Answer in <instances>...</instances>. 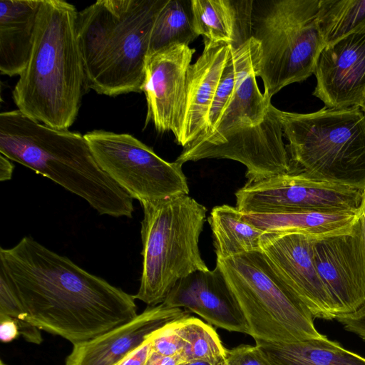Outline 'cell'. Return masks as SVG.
Instances as JSON below:
<instances>
[{
	"instance_id": "cell-1",
	"label": "cell",
	"mask_w": 365,
	"mask_h": 365,
	"mask_svg": "<svg viewBox=\"0 0 365 365\" xmlns=\"http://www.w3.org/2000/svg\"><path fill=\"white\" fill-rule=\"evenodd\" d=\"M0 266L11 279L28 322L74 344L135 318L130 295L70 259L23 237L0 249Z\"/></svg>"
},
{
	"instance_id": "cell-2",
	"label": "cell",
	"mask_w": 365,
	"mask_h": 365,
	"mask_svg": "<svg viewBox=\"0 0 365 365\" xmlns=\"http://www.w3.org/2000/svg\"><path fill=\"white\" fill-rule=\"evenodd\" d=\"M0 153L82 197L100 215L132 217L133 199L102 170L84 135L43 125L18 109L5 111Z\"/></svg>"
},
{
	"instance_id": "cell-3",
	"label": "cell",
	"mask_w": 365,
	"mask_h": 365,
	"mask_svg": "<svg viewBox=\"0 0 365 365\" xmlns=\"http://www.w3.org/2000/svg\"><path fill=\"white\" fill-rule=\"evenodd\" d=\"M74 5L43 0L29 63L12 92L18 110L49 127L67 130L86 89Z\"/></svg>"
},
{
	"instance_id": "cell-4",
	"label": "cell",
	"mask_w": 365,
	"mask_h": 365,
	"mask_svg": "<svg viewBox=\"0 0 365 365\" xmlns=\"http://www.w3.org/2000/svg\"><path fill=\"white\" fill-rule=\"evenodd\" d=\"M168 0H99L78 12L86 89L141 93L155 20Z\"/></svg>"
},
{
	"instance_id": "cell-5",
	"label": "cell",
	"mask_w": 365,
	"mask_h": 365,
	"mask_svg": "<svg viewBox=\"0 0 365 365\" xmlns=\"http://www.w3.org/2000/svg\"><path fill=\"white\" fill-rule=\"evenodd\" d=\"M277 114L290 173L365 190V112L359 106Z\"/></svg>"
},
{
	"instance_id": "cell-6",
	"label": "cell",
	"mask_w": 365,
	"mask_h": 365,
	"mask_svg": "<svg viewBox=\"0 0 365 365\" xmlns=\"http://www.w3.org/2000/svg\"><path fill=\"white\" fill-rule=\"evenodd\" d=\"M143 269L135 299L158 305L181 279L209 270L199 250L207 209L188 195L140 202Z\"/></svg>"
},
{
	"instance_id": "cell-7",
	"label": "cell",
	"mask_w": 365,
	"mask_h": 365,
	"mask_svg": "<svg viewBox=\"0 0 365 365\" xmlns=\"http://www.w3.org/2000/svg\"><path fill=\"white\" fill-rule=\"evenodd\" d=\"M319 1H253L251 37L259 46L255 74L271 98L314 74L325 46L318 25Z\"/></svg>"
},
{
	"instance_id": "cell-8",
	"label": "cell",
	"mask_w": 365,
	"mask_h": 365,
	"mask_svg": "<svg viewBox=\"0 0 365 365\" xmlns=\"http://www.w3.org/2000/svg\"><path fill=\"white\" fill-rule=\"evenodd\" d=\"M216 264L255 341L285 344L325 336L262 251L217 259Z\"/></svg>"
},
{
	"instance_id": "cell-9",
	"label": "cell",
	"mask_w": 365,
	"mask_h": 365,
	"mask_svg": "<svg viewBox=\"0 0 365 365\" xmlns=\"http://www.w3.org/2000/svg\"><path fill=\"white\" fill-rule=\"evenodd\" d=\"M84 137L102 170L133 199L143 202L188 195L182 165L165 161L133 135L94 130Z\"/></svg>"
},
{
	"instance_id": "cell-10",
	"label": "cell",
	"mask_w": 365,
	"mask_h": 365,
	"mask_svg": "<svg viewBox=\"0 0 365 365\" xmlns=\"http://www.w3.org/2000/svg\"><path fill=\"white\" fill-rule=\"evenodd\" d=\"M363 193L349 185L289 173L247 182L235 192L236 207L243 213L359 210Z\"/></svg>"
},
{
	"instance_id": "cell-11",
	"label": "cell",
	"mask_w": 365,
	"mask_h": 365,
	"mask_svg": "<svg viewBox=\"0 0 365 365\" xmlns=\"http://www.w3.org/2000/svg\"><path fill=\"white\" fill-rule=\"evenodd\" d=\"M277 109L272 104L262 123L238 129L217 141L185 147L175 162L182 165L205 158L233 160L246 167L247 182L289 173V158Z\"/></svg>"
},
{
	"instance_id": "cell-12",
	"label": "cell",
	"mask_w": 365,
	"mask_h": 365,
	"mask_svg": "<svg viewBox=\"0 0 365 365\" xmlns=\"http://www.w3.org/2000/svg\"><path fill=\"white\" fill-rule=\"evenodd\" d=\"M317 270L327 287L337 317L354 314L365 306V229L361 214L346 232L316 240Z\"/></svg>"
},
{
	"instance_id": "cell-13",
	"label": "cell",
	"mask_w": 365,
	"mask_h": 365,
	"mask_svg": "<svg viewBox=\"0 0 365 365\" xmlns=\"http://www.w3.org/2000/svg\"><path fill=\"white\" fill-rule=\"evenodd\" d=\"M316 238L298 233L264 232L261 250L284 282L314 319L333 320L337 311L317 270Z\"/></svg>"
},
{
	"instance_id": "cell-14",
	"label": "cell",
	"mask_w": 365,
	"mask_h": 365,
	"mask_svg": "<svg viewBox=\"0 0 365 365\" xmlns=\"http://www.w3.org/2000/svg\"><path fill=\"white\" fill-rule=\"evenodd\" d=\"M195 48L180 44L148 56L142 88L147 101L146 125L159 133L171 131L178 141L183 123L187 79Z\"/></svg>"
},
{
	"instance_id": "cell-15",
	"label": "cell",
	"mask_w": 365,
	"mask_h": 365,
	"mask_svg": "<svg viewBox=\"0 0 365 365\" xmlns=\"http://www.w3.org/2000/svg\"><path fill=\"white\" fill-rule=\"evenodd\" d=\"M313 95L328 108L359 106L365 96V26L321 51Z\"/></svg>"
},
{
	"instance_id": "cell-16",
	"label": "cell",
	"mask_w": 365,
	"mask_h": 365,
	"mask_svg": "<svg viewBox=\"0 0 365 365\" xmlns=\"http://www.w3.org/2000/svg\"><path fill=\"white\" fill-rule=\"evenodd\" d=\"M190 316L189 311L164 303L148 307L129 322L95 338L74 344L66 365H115L164 326Z\"/></svg>"
},
{
	"instance_id": "cell-17",
	"label": "cell",
	"mask_w": 365,
	"mask_h": 365,
	"mask_svg": "<svg viewBox=\"0 0 365 365\" xmlns=\"http://www.w3.org/2000/svg\"><path fill=\"white\" fill-rule=\"evenodd\" d=\"M163 303L192 312L215 327L248 334L246 322L217 264L212 270L196 271L180 279Z\"/></svg>"
},
{
	"instance_id": "cell-18",
	"label": "cell",
	"mask_w": 365,
	"mask_h": 365,
	"mask_svg": "<svg viewBox=\"0 0 365 365\" xmlns=\"http://www.w3.org/2000/svg\"><path fill=\"white\" fill-rule=\"evenodd\" d=\"M258 52V43L252 37L235 49L236 82L232 96L212 132L190 145L214 143L232 132L257 125L265 119L272 98L267 93H261L257 83L255 68Z\"/></svg>"
},
{
	"instance_id": "cell-19",
	"label": "cell",
	"mask_w": 365,
	"mask_h": 365,
	"mask_svg": "<svg viewBox=\"0 0 365 365\" xmlns=\"http://www.w3.org/2000/svg\"><path fill=\"white\" fill-rule=\"evenodd\" d=\"M204 49L187 72L186 101L180 137L183 148L205 134L212 102L231 46L204 38Z\"/></svg>"
},
{
	"instance_id": "cell-20",
	"label": "cell",
	"mask_w": 365,
	"mask_h": 365,
	"mask_svg": "<svg viewBox=\"0 0 365 365\" xmlns=\"http://www.w3.org/2000/svg\"><path fill=\"white\" fill-rule=\"evenodd\" d=\"M43 0L0 1V72L19 76L31 57Z\"/></svg>"
},
{
	"instance_id": "cell-21",
	"label": "cell",
	"mask_w": 365,
	"mask_h": 365,
	"mask_svg": "<svg viewBox=\"0 0 365 365\" xmlns=\"http://www.w3.org/2000/svg\"><path fill=\"white\" fill-rule=\"evenodd\" d=\"M197 36L237 49L251 38L253 0H190Z\"/></svg>"
},
{
	"instance_id": "cell-22",
	"label": "cell",
	"mask_w": 365,
	"mask_h": 365,
	"mask_svg": "<svg viewBox=\"0 0 365 365\" xmlns=\"http://www.w3.org/2000/svg\"><path fill=\"white\" fill-rule=\"evenodd\" d=\"M360 214L361 209L244 213V216L247 221L266 232L298 233L319 240L350 230Z\"/></svg>"
},
{
	"instance_id": "cell-23",
	"label": "cell",
	"mask_w": 365,
	"mask_h": 365,
	"mask_svg": "<svg viewBox=\"0 0 365 365\" xmlns=\"http://www.w3.org/2000/svg\"><path fill=\"white\" fill-rule=\"evenodd\" d=\"M273 365H365V358L325 335L321 339L274 344L256 341Z\"/></svg>"
},
{
	"instance_id": "cell-24",
	"label": "cell",
	"mask_w": 365,
	"mask_h": 365,
	"mask_svg": "<svg viewBox=\"0 0 365 365\" xmlns=\"http://www.w3.org/2000/svg\"><path fill=\"white\" fill-rule=\"evenodd\" d=\"M217 259L261 250L265 232L246 220L237 207L228 205L214 207L208 217Z\"/></svg>"
},
{
	"instance_id": "cell-25",
	"label": "cell",
	"mask_w": 365,
	"mask_h": 365,
	"mask_svg": "<svg viewBox=\"0 0 365 365\" xmlns=\"http://www.w3.org/2000/svg\"><path fill=\"white\" fill-rule=\"evenodd\" d=\"M189 1L168 0L154 24L148 56L169 47L189 45L198 36L192 24L191 3Z\"/></svg>"
},
{
	"instance_id": "cell-26",
	"label": "cell",
	"mask_w": 365,
	"mask_h": 365,
	"mask_svg": "<svg viewBox=\"0 0 365 365\" xmlns=\"http://www.w3.org/2000/svg\"><path fill=\"white\" fill-rule=\"evenodd\" d=\"M178 331L182 340L184 362L204 361L212 364L226 361L227 351L213 326L188 316L178 321Z\"/></svg>"
},
{
	"instance_id": "cell-27",
	"label": "cell",
	"mask_w": 365,
	"mask_h": 365,
	"mask_svg": "<svg viewBox=\"0 0 365 365\" xmlns=\"http://www.w3.org/2000/svg\"><path fill=\"white\" fill-rule=\"evenodd\" d=\"M318 25L325 45L365 26V0H320Z\"/></svg>"
},
{
	"instance_id": "cell-28",
	"label": "cell",
	"mask_w": 365,
	"mask_h": 365,
	"mask_svg": "<svg viewBox=\"0 0 365 365\" xmlns=\"http://www.w3.org/2000/svg\"><path fill=\"white\" fill-rule=\"evenodd\" d=\"M0 314L14 319L20 334L28 342L39 344L42 337L39 329L27 320V315L15 287L5 269L0 266Z\"/></svg>"
},
{
	"instance_id": "cell-29",
	"label": "cell",
	"mask_w": 365,
	"mask_h": 365,
	"mask_svg": "<svg viewBox=\"0 0 365 365\" xmlns=\"http://www.w3.org/2000/svg\"><path fill=\"white\" fill-rule=\"evenodd\" d=\"M235 82V49L231 46L228 58L212 102L208 115L207 127L205 134L202 136L210 134L214 130L232 96Z\"/></svg>"
},
{
	"instance_id": "cell-30",
	"label": "cell",
	"mask_w": 365,
	"mask_h": 365,
	"mask_svg": "<svg viewBox=\"0 0 365 365\" xmlns=\"http://www.w3.org/2000/svg\"><path fill=\"white\" fill-rule=\"evenodd\" d=\"M178 321L164 326L150 335L152 351L163 356H179L182 359L183 344L178 331Z\"/></svg>"
},
{
	"instance_id": "cell-31",
	"label": "cell",
	"mask_w": 365,
	"mask_h": 365,
	"mask_svg": "<svg viewBox=\"0 0 365 365\" xmlns=\"http://www.w3.org/2000/svg\"><path fill=\"white\" fill-rule=\"evenodd\" d=\"M228 365H273L255 344H240L227 351Z\"/></svg>"
},
{
	"instance_id": "cell-32",
	"label": "cell",
	"mask_w": 365,
	"mask_h": 365,
	"mask_svg": "<svg viewBox=\"0 0 365 365\" xmlns=\"http://www.w3.org/2000/svg\"><path fill=\"white\" fill-rule=\"evenodd\" d=\"M344 329L359 336L365 341V306L356 312L335 319Z\"/></svg>"
},
{
	"instance_id": "cell-33",
	"label": "cell",
	"mask_w": 365,
	"mask_h": 365,
	"mask_svg": "<svg viewBox=\"0 0 365 365\" xmlns=\"http://www.w3.org/2000/svg\"><path fill=\"white\" fill-rule=\"evenodd\" d=\"M151 351L150 337L115 365H145Z\"/></svg>"
},
{
	"instance_id": "cell-34",
	"label": "cell",
	"mask_w": 365,
	"mask_h": 365,
	"mask_svg": "<svg viewBox=\"0 0 365 365\" xmlns=\"http://www.w3.org/2000/svg\"><path fill=\"white\" fill-rule=\"evenodd\" d=\"M20 334L16 322L11 317L0 314V339L3 343L14 340Z\"/></svg>"
},
{
	"instance_id": "cell-35",
	"label": "cell",
	"mask_w": 365,
	"mask_h": 365,
	"mask_svg": "<svg viewBox=\"0 0 365 365\" xmlns=\"http://www.w3.org/2000/svg\"><path fill=\"white\" fill-rule=\"evenodd\" d=\"M183 360L179 356H167L150 351L145 365H180Z\"/></svg>"
},
{
	"instance_id": "cell-36",
	"label": "cell",
	"mask_w": 365,
	"mask_h": 365,
	"mask_svg": "<svg viewBox=\"0 0 365 365\" xmlns=\"http://www.w3.org/2000/svg\"><path fill=\"white\" fill-rule=\"evenodd\" d=\"M14 165L11 160L0 154V180H9L12 178Z\"/></svg>"
},
{
	"instance_id": "cell-37",
	"label": "cell",
	"mask_w": 365,
	"mask_h": 365,
	"mask_svg": "<svg viewBox=\"0 0 365 365\" xmlns=\"http://www.w3.org/2000/svg\"><path fill=\"white\" fill-rule=\"evenodd\" d=\"M180 365H228L227 360L226 361L219 364H212L204 361H190L180 364Z\"/></svg>"
},
{
	"instance_id": "cell-38",
	"label": "cell",
	"mask_w": 365,
	"mask_h": 365,
	"mask_svg": "<svg viewBox=\"0 0 365 365\" xmlns=\"http://www.w3.org/2000/svg\"><path fill=\"white\" fill-rule=\"evenodd\" d=\"M361 211L364 218V229H365V190L363 193L362 202L361 205Z\"/></svg>"
},
{
	"instance_id": "cell-39",
	"label": "cell",
	"mask_w": 365,
	"mask_h": 365,
	"mask_svg": "<svg viewBox=\"0 0 365 365\" xmlns=\"http://www.w3.org/2000/svg\"><path fill=\"white\" fill-rule=\"evenodd\" d=\"M359 107L365 112V96L361 102Z\"/></svg>"
},
{
	"instance_id": "cell-40",
	"label": "cell",
	"mask_w": 365,
	"mask_h": 365,
	"mask_svg": "<svg viewBox=\"0 0 365 365\" xmlns=\"http://www.w3.org/2000/svg\"><path fill=\"white\" fill-rule=\"evenodd\" d=\"M0 365H5V364L3 363V361H1V362H0Z\"/></svg>"
}]
</instances>
